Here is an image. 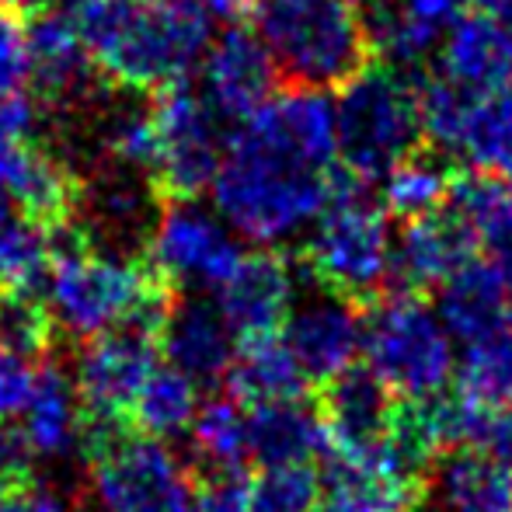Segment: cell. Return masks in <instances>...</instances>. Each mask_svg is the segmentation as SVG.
<instances>
[{
	"label": "cell",
	"mask_w": 512,
	"mask_h": 512,
	"mask_svg": "<svg viewBox=\"0 0 512 512\" xmlns=\"http://www.w3.org/2000/svg\"><path fill=\"white\" fill-rule=\"evenodd\" d=\"M335 185L338 175H331V168H314L248 122H237L209 192L216 213L234 234L276 248L317 223L335 196Z\"/></svg>",
	"instance_id": "1"
},
{
	"label": "cell",
	"mask_w": 512,
	"mask_h": 512,
	"mask_svg": "<svg viewBox=\"0 0 512 512\" xmlns=\"http://www.w3.org/2000/svg\"><path fill=\"white\" fill-rule=\"evenodd\" d=\"M283 342L290 345L307 380L331 384L352 370L363 352V307L324 293L293 307L283 324Z\"/></svg>",
	"instance_id": "14"
},
{
	"label": "cell",
	"mask_w": 512,
	"mask_h": 512,
	"mask_svg": "<svg viewBox=\"0 0 512 512\" xmlns=\"http://www.w3.org/2000/svg\"><path fill=\"white\" fill-rule=\"evenodd\" d=\"M293 300H297V272L276 251L244 255L227 283L216 286V307L244 342L276 335L293 314Z\"/></svg>",
	"instance_id": "15"
},
{
	"label": "cell",
	"mask_w": 512,
	"mask_h": 512,
	"mask_svg": "<svg viewBox=\"0 0 512 512\" xmlns=\"http://www.w3.org/2000/svg\"><path fill=\"white\" fill-rule=\"evenodd\" d=\"M25 42H28V84L35 98L46 105H77L88 102L105 81L95 67L88 46L77 35L74 21L67 14L35 11L25 18Z\"/></svg>",
	"instance_id": "13"
},
{
	"label": "cell",
	"mask_w": 512,
	"mask_h": 512,
	"mask_svg": "<svg viewBox=\"0 0 512 512\" xmlns=\"http://www.w3.org/2000/svg\"><path fill=\"white\" fill-rule=\"evenodd\" d=\"M192 443L216 474H241L251 460L248 411L241 401L230 394L206 401L192 422Z\"/></svg>",
	"instance_id": "30"
},
{
	"label": "cell",
	"mask_w": 512,
	"mask_h": 512,
	"mask_svg": "<svg viewBox=\"0 0 512 512\" xmlns=\"http://www.w3.org/2000/svg\"><path fill=\"white\" fill-rule=\"evenodd\" d=\"M366 35H370L373 56L387 63L391 70H415L418 63L429 60V53L439 46V28L429 21L415 18L411 11L394 0H373V11L366 18Z\"/></svg>",
	"instance_id": "29"
},
{
	"label": "cell",
	"mask_w": 512,
	"mask_h": 512,
	"mask_svg": "<svg viewBox=\"0 0 512 512\" xmlns=\"http://www.w3.org/2000/svg\"><path fill=\"white\" fill-rule=\"evenodd\" d=\"M474 450H485L512 467V408H485L478 411V425L471 436Z\"/></svg>",
	"instance_id": "40"
},
{
	"label": "cell",
	"mask_w": 512,
	"mask_h": 512,
	"mask_svg": "<svg viewBox=\"0 0 512 512\" xmlns=\"http://www.w3.org/2000/svg\"><path fill=\"white\" fill-rule=\"evenodd\" d=\"M199 4H203L209 14H216V18L234 21V18H241V14L251 11V4H255V0H199Z\"/></svg>",
	"instance_id": "45"
},
{
	"label": "cell",
	"mask_w": 512,
	"mask_h": 512,
	"mask_svg": "<svg viewBox=\"0 0 512 512\" xmlns=\"http://www.w3.org/2000/svg\"><path fill=\"white\" fill-rule=\"evenodd\" d=\"M32 457L35 453H32V446H28L21 425L14 429V425L0 422V488L21 485L28 467H32Z\"/></svg>",
	"instance_id": "41"
},
{
	"label": "cell",
	"mask_w": 512,
	"mask_h": 512,
	"mask_svg": "<svg viewBox=\"0 0 512 512\" xmlns=\"http://www.w3.org/2000/svg\"><path fill=\"white\" fill-rule=\"evenodd\" d=\"M154 335L157 331H147L140 324H122L115 331L88 338L77 356L74 384L91 418L122 422V415L133 408L140 387L157 370Z\"/></svg>",
	"instance_id": "11"
},
{
	"label": "cell",
	"mask_w": 512,
	"mask_h": 512,
	"mask_svg": "<svg viewBox=\"0 0 512 512\" xmlns=\"http://www.w3.org/2000/svg\"><path fill=\"white\" fill-rule=\"evenodd\" d=\"M457 391L485 408H512V321L467 345Z\"/></svg>",
	"instance_id": "31"
},
{
	"label": "cell",
	"mask_w": 512,
	"mask_h": 512,
	"mask_svg": "<svg viewBox=\"0 0 512 512\" xmlns=\"http://www.w3.org/2000/svg\"><path fill=\"white\" fill-rule=\"evenodd\" d=\"M338 161L356 182H384L391 168L415 154L422 136L418 81L391 67H366L335 98Z\"/></svg>",
	"instance_id": "5"
},
{
	"label": "cell",
	"mask_w": 512,
	"mask_h": 512,
	"mask_svg": "<svg viewBox=\"0 0 512 512\" xmlns=\"http://www.w3.org/2000/svg\"><path fill=\"white\" fill-rule=\"evenodd\" d=\"M21 432L42 460H63L84 443V401L60 363H46L35 377V391L21 411Z\"/></svg>",
	"instance_id": "22"
},
{
	"label": "cell",
	"mask_w": 512,
	"mask_h": 512,
	"mask_svg": "<svg viewBox=\"0 0 512 512\" xmlns=\"http://www.w3.org/2000/svg\"><path fill=\"white\" fill-rule=\"evenodd\" d=\"M11 216H18V206H14V199L7 196V189L0 185V223H7Z\"/></svg>",
	"instance_id": "49"
},
{
	"label": "cell",
	"mask_w": 512,
	"mask_h": 512,
	"mask_svg": "<svg viewBox=\"0 0 512 512\" xmlns=\"http://www.w3.org/2000/svg\"><path fill=\"white\" fill-rule=\"evenodd\" d=\"M88 213L95 216V223L112 234L133 237L143 234L147 227H154L150 220H157V189L143 185L129 175H112L102 178L95 189L88 192Z\"/></svg>",
	"instance_id": "33"
},
{
	"label": "cell",
	"mask_w": 512,
	"mask_h": 512,
	"mask_svg": "<svg viewBox=\"0 0 512 512\" xmlns=\"http://www.w3.org/2000/svg\"><path fill=\"white\" fill-rule=\"evenodd\" d=\"M0 512H70V506L53 488L28 485L18 488L14 495H7V499H0Z\"/></svg>",
	"instance_id": "43"
},
{
	"label": "cell",
	"mask_w": 512,
	"mask_h": 512,
	"mask_svg": "<svg viewBox=\"0 0 512 512\" xmlns=\"http://www.w3.org/2000/svg\"><path fill=\"white\" fill-rule=\"evenodd\" d=\"M436 512H512V467L474 446L439 457L425 488Z\"/></svg>",
	"instance_id": "20"
},
{
	"label": "cell",
	"mask_w": 512,
	"mask_h": 512,
	"mask_svg": "<svg viewBox=\"0 0 512 512\" xmlns=\"http://www.w3.org/2000/svg\"><path fill=\"white\" fill-rule=\"evenodd\" d=\"M28 84V42L25 11L11 0H0V98L18 95Z\"/></svg>",
	"instance_id": "37"
},
{
	"label": "cell",
	"mask_w": 512,
	"mask_h": 512,
	"mask_svg": "<svg viewBox=\"0 0 512 512\" xmlns=\"http://www.w3.org/2000/svg\"><path fill=\"white\" fill-rule=\"evenodd\" d=\"M314 512H370L363 506V502L349 499V495H338V492H328L321 502H317Z\"/></svg>",
	"instance_id": "47"
},
{
	"label": "cell",
	"mask_w": 512,
	"mask_h": 512,
	"mask_svg": "<svg viewBox=\"0 0 512 512\" xmlns=\"http://www.w3.org/2000/svg\"><path fill=\"white\" fill-rule=\"evenodd\" d=\"M248 14L286 88L342 91L373 60L366 18L349 0H255Z\"/></svg>",
	"instance_id": "2"
},
{
	"label": "cell",
	"mask_w": 512,
	"mask_h": 512,
	"mask_svg": "<svg viewBox=\"0 0 512 512\" xmlns=\"http://www.w3.org/2000/svg\"><path fill=\"white\" fill-rule=\"evenodd\" d=\"M418 115L439 154L512 182V84L474 91L436 74L418 84Z\"/></svg>",
	"instance_id": "7"
},
{
	"label": "cell",
	"mask_w": 512,
	"mask_h": 512,
	"mask_svg": "<svg viewBox=\"0 0 512 512\" xmlns=\"http://www.w3.org/2000/svg\"><path fill=\"white\" fill-rule=\"evenodd\" d=\"M199 408L203 405H199L196 380L178 370V366L164 363V366H157L147 377V384L140 387L129 415H133L136 429H140L143 436H154L168 443V439L182 436V432H192V422H196Z\"/></svg>",
	"instance_id": "28"
},
{
	"label": "cell",
	"mask_w": 512,
	"mask_h": 512,
	"mask_svg": "<svg viewBox=\"0 0 512 512\" xmlns=\"http://www.w3.org/2000/svg\"><path fill=\"white\" fill-rule=\"evenodd\" d=\"M363 356L398 398H432L457 373L450 328L415 293L387 290L366 307Z\"/></svg>",
	"instance_id": "6"
},
{
	"label": "cell",
	"mask_w": 512,
	"mask_h": 512,
	"mask_svg": "<svg viewBox=\"0 0 512 512\" xmlns=\"http://www.w3.org/2000/svg\"><path fill=\"white\" fill-rule=\"evenodd\" d=\"M251 460L262 467L310 464L328 453V422L304 401H279L248 411Z\"/></svg>",
	"instance_id": "25"
},
{
	"label": "cell",
	"mask_w": 512,
	"mask_h": 512,
	"mask_svg": "<svg viewBox=\"0 0 512 512\" xmlns=\"http://www.w3.org/2000/svg\"><path fill=\"white\" fill-rule=\"evenodd\" d=\"M91 499L98 512H189V467L164 439L119 432L91 453Z\"/></svg>",
	"instance_id": "8"
},
{
	"label": "cell",
	"mask_w": 512,
	"mask_h": 512,
	"mask_svg": "<svg viewBox=\"0 0 512 512\" xmlns=\"http://www.w3.org/2000/svg\"><path fill=\"white\" fill-rule=\"evenodd\" d=\"M35 377L39 370H32V359L0 345V422L21 418L35 391Z\"/></svg>",
	"instance_id": "38"
},
{
	"label": "cell",
	"mask_w": 512,
	"mask_h": 512,
	"mask_svg": "<svg viewBox=\"0 0 512 512\" xmlns=\"http://www.w3.org/2000/svg\"><path fill=\"white\" fill-rule=\"evenodd\" d=\"M439 77L460 88L488 91L512 84V28L481 11L460 14L439 39Z\"/></svg>",
	"instance_id": "19"
},
{
	"label": "cell",
	"mask_w": 512,
	"mask_h": 512,
	"mask_svg": "<svg viewBox=\"0 0 512 512\" xmlns=\"http://www.w3.org/2000/svg\"><path fill=\"white\" fill-rule=\"evenodd\" d=\"M46 304L53 324L70 338H98L122 324L161 331L171 310L143 265L122 251L88 248L81 237H63L46 283Z\"/></svg>",
	"instance_id": "3"
},
{
	"label": "cell",
	"mask_w": 512,
	"mask_h": 512,
	"mask_svg": "<svg viewBox=\"0 0 512 512\" xmlns=\"http://www.w3.org/2000/svg\"><path fill=\"white\" fill-rule=\"evenodd\" d=\"M471 258H478V244L460 213L439 209L418 220H405V230L394 241L387 290L429 297L432 290H443Z\"/></svg>",
	"instance_id": "12"
},
{
	"label": "cell",
	"mask_w": 512,
	"mask_h": 512,
	"mask_svg": "<svg viewBox=\"0 0 512 512\" xmlns=\"http://www.w3.org/2000/svg\"><path fill=\"white\" fill-rule=\"evenodd\" d=\"M453 192V175L446 171V164L432 161V157L411 154L398 168H391L384 175V209L398 220H418V216L439 213L450 203Z\"/></svg>",
	"instance_id": "32"
},
{
	"label": "cell",
	"mask_w": 512,
	"mask_h": 512,
	"mask_svg": "<svg viewBox=\"0 0 512 512\" xmlns=\"http://www.w3.org/2000/svg\"><path fill=\"white\" fill-rule=\"evenodd\" d=\"M108 154L129 171H150L154 175L157 157H161V136H157V126L147 112H133L122 115L112 126V136H108Z\"/></svg>",
	"instance_id": "36"
},
{
	"label": "cell",
	"mask_w": 512,
	"mask_h": 512,
	"mask_svg": "<svg viewBox=\"0 0 512 512\" xmlns=\"http://www.w3.org/2000/svg\"><path fill=\"white\" fill-rule=\"evenodd\" d=\"M474 11H481L485 18L512 28V0H474Z\"/></svg>",
	"instance_id": "46"
},
{
	"label": "cell",
	"mask_w": 512,
	"mask_h": 512,
	"mask_svg": "<svg viewBox=\"0 0 512 512\" xmlns=\"http://www.w3.org/2000/svg\"><path fill=\"white\" fill-rule=\"evenodd\" d=\"M63 248V223H42L35 216H11L0 223V290L35 293L49 283Z\"/></svg>",
	"instance_id": "27"
},
{
	"label": "cell",
	"mask_w": 512,
	"mask_h": 512,
	"mask_svg": "<svg viewBox=\"0 0 512 512\" xmlns=\"http://www.w3.org/2000/svg\"><path fill=\"white\" fill-rule=\"evenodd\" d=\"M150 119L161 136V157L150 175L154 189L168 199H196L213 185L227 140L209 108L189 81H171L150 91Z\"/></svg>",
	"instance_id": "9"
},
{
	"label": "cell",
	"mask_w": 512,
	"mask_h": 512,
	"mask_svg": "<svg viewBox=\"0 0 512 512\" xmlns=\"http://www.w3.org/2000/svg\"><path fill=\"white\" fill-rule=\"evenodd\" d=\"M0 185L21 213L35 216L42 223H53V227L67 220L70 209L81 203L77 178L53 154L35 147L32 140H21L14 147L0 150Z\"/></svg>",
	"instance_id": "21"
},
{
	"label": "cell",
	"mask_w": 512,
	"mask_h": 512,
	"mask_svg": "<svg viewBox=\"0 0 512 512\" xmlns=\"http://www.w3.org/2000/svg\"><path fill=\"white\" fill-rule=\"evenodd\" d=\"M310 380L300 363L293 359L290 345L276 335L248 338L237 349L234 363L227 370V391L244 408L279 405V401H300Z\"/></svg>",
	"instance_id": "26"
},
{
	"label": "cell",
	"mask_w": 512,
	"mask_h": 512,
	"mask_svg": "<svg viewBox=\"0 0 512 512\" xmlns=\"http://www.w3.org/2000/svg\"><path fill=\"white\" fill-rule=\"evenodd\" d=\"M35 129V98L18 91V95L0 98V150L28 140Z\"/></svg>",
	"instance_id": "42"
},
{
	"label": "cell",
	"mask_w": 512,
	"mask_h": 512,
	"mask_svg": "<svg viewBox=\"0 0 512 512\" xmlns=\"http://www.w3.org/2000/svg\"><path fill=\"white\" fill-rule=\"evenodd\" d=\"M439 317L450 335L467 345L492 335L512 321V279L481 255L471 258L439 290Z\"/></svg>",
	"instance_id": "23"
},
{
	"label": "cell",
	"mask_w": 512,
	"mask_h": 512,
	"mask_svg": "<svg viewBox=\"0 0 512 512\" xmlns=\"http://www.w3.org/2000/svg\"><path fill=\"white\" fill-rule=\"evenodd\" d=\"M11 4L21 7V11H25V18H28V14H35V11H49L56 0H11Z\"/></svg>",
	"instance_id": "48"
},
{
	"label": "cell",
	"mask_w": 512,
	"mask_h": 512,
	"mask_svg": "<svg viewBox=\"0 0 512 512\" xmlns=\"http://www.w3.org/2000/svg\"><path fill=\"white\" fill-rule=\"evenodd\" d=\"M203 84L206 102L220 119L244 122L272 98L279 74L255 28L234 25L209 46Z\"/></svg>",
	"instance_id": "16"
},
{
	"label": "cell",
	"mask_w": 512,
	"mask_h": 512,
	"mask_svg": "<svg viewBox=\"0 0 512 512\" xmlns=\"http://www.w3.org/2000/svg\"><path fill=\"white\" fill-rule=\"evenodd\" d=\"M189 512H251V485L241 474H216L196 492Z\"/></svg>",
	"instance_id": "39"
},
{
	"label": "cell",
	"mask_w": 512,
	"mask_h": 512,
	"mask_svg": "<svg viewBox=\"0 0 512 512\" xmlns=\"http://www.w3.org/2000/svg\"><path fill=\"white\" fill-rule=\"evenodd\" d=\"M405 11H411L415 18L429 21V25H450L453 18H460V7L467 0H398Z\"/></svg>",
	"instance_id": "44"
},
{
	"label": "cell",
	"mask_w": 512,
	"mask_h": 512,
	"mask_svg": "<svg viewBox=\"0 0 512 512\" xmlns=\"http://www.w3.org/2000/svg\"><path fill=\"white\" fill-rule=\"evenodd\" d=\"M53 335L49 307L35 304L32 293H7L0 290V345L35 359L46 352Z\"/></svg>",
	"instance_id": "35"
},
{
	"label": "cell",
	"mask_w": 512,
	"mask_h": 512,
	"mask_svg": "<svg viewBox=\"0 0 512 512\" xmlns=\"http://www.w3.org/2000/svg\"><path fill=\"white\" fill-rule=\"evenodd\" d=\"M150 265L175 286L216 290L241 265L244 251L220 213L196 199H171L150 227Z\"/></svg>",
	"instance_id": "10"
},
{
	"label": "cell",
	"mask_w": 512,
	"mask_h": 512,
	"mask_svg": "<svg viewBox=\"0 0 512 512\" xmlns=\"http://www.w3.org/2000/svg\"><path fill=\"white\" fill-rule=\"evenodd\" d=\"M394 405H398V394L370 366H352L342 377L324 384L321 415L328 422V453L366 460L384 443Z\"/></svg>",
	"instance_id": "17"
},
{
	"label": "cell",
	"mask_w": 512,
	"mask_h": 512,
	"mask_svg": "<svg viewBox=\"0 0 512 512\" xmlns=\"http://www.w3.org/2000/svg\"><path fill=\"white\" fill-rule=\"evenodd\" d=\"M450 209L471 227L478 255L512 279V182L495 171L467 168L453 178Z\"/></svg>",
	"instance_id": "24"
},
{
	"label": "cell",
	"mask_w": 512,
	"mask_h": 512,
	"mask_svg": "<svg viewBox=\"0 0 512 512\" xmlns=\"http://www.w3.org/2000/svg\"><path fill=\"white\" fill-rule=\"evenodd\" d=\"M321 502V478L310 464L265 467L251 485V512H314Z\"/></svg>",
	"instance_id": "34"
},
{
	"label": "cell",
	"mask_w": 512,
	"mask_h": 512,
	"mask_svg": "<svg viewBox=\"0 0 512 512\" xmlns=\"http://www.w3.org/2000/svg\"><path fill=\"white\" fill-rule=\"evenodd\" d=\"M349 4H356V7H363V4H373V0H349Z\"/></svg>",
	"instance_id": "50"
},
{
	"label": "cell",
	"mask_w": 512,
	"mask_h": 512,
	"mask_svg": "<svg viewBox=\"0 0 512 512\" xmlns=\"http://www.w3.org/2000/svg\"><path fill=\"white\" fill-rule=\"evenodd\" d=\"M391 258L394 237L387 209L373 203L363 182L342 171L304 251L310 279L349 304L370 307L391 286Z\"/></svg>",
	"instance_id": "4"
},
{
	"label": "cell",
	"mask_w": 512,
	"mask_h": 512,
	"mask_svg": "<svg viewBox=\"0 0 512 512\" xmlns=\"http://www.w3.org/2000/svg\"><path fill=\"white\" fill-rule=\"evenodd\" d=\"M164 356L171 366L189 373L196 384L227 377L237 356V335L209 300H182L168 310L161 324Z\"/></svg>",
	"instance_id": "18"
}]
</instances>
